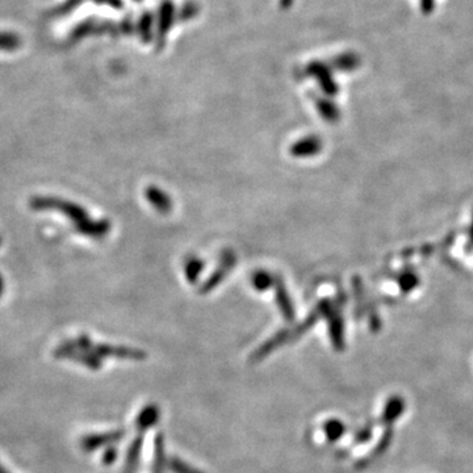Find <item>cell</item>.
Here are the masks:
<instances>
[{"instance_id": "obj_1", "label": "cell", "mask_w": 473, "mask_h": 473, "mask_svg": "<svg viewBox=\"0 0 473 473\" xmlns=\"http://www.w3.org/2000/svg\"><path fill=\"white\" fill-rule=\"evenodd\" d=\"M30 205L35 209H55L64 213L75 224V228L86 235L102 237L108 233V222H104V221L95 222L93 220H90L86 211L81 209V206H78L77 204L68 203V202L55 199V197H35L30 202Z\"/></svg>"}, {"instance_id": "obj_2", "label": "cell", "mask_w": 473, "mask_h": 473, "mask_svg": "<svg viewBox=\"0 0 473 473\" xmlns=\"http://www.w3.org/2000/svg\"><path fill=\"white\" fill-rule=\"evenodd\" d=\"M307 73H308V75H311V77L318 79L320 86L322 87V90H324L326 94L336 95L338 93L337 84L333 81V78H331L327 68L322 65V64L313 62L311 65L307 68Z\"/></svg>"}, {"instance_id": "obj_3", "label": "cell", "mask_w": 473, "mask_h": 473, "mask_svg": "<svg viewBox=\"0 0 473 473\" xmlns=\"http://www.w3.org/2000/svg\"><path fill=\"white\" fill-rule=\"evenodd\" d=\"M405 407V400L401 396L389 397L384 406V410L381 414V422L384 425H392L404 414Z\"/></svg>"}, {"instance_id": "obj_4", "label": "cell", "mask_w": 473, "mask_h": 473, "mask_svg": "<svg viewBox=\"0 0 473 473\" xmlns=\"http://www.w3.org/2000/svg\"><path fill=\"white\" fill-rule=\"evenodd\" d=\"M174 15H175V10H174L173 3L164 1L160 11V27H158V44L160 45L164 44L166 35L175 20Z\"/></svg>"}, {"instance_id": "obj_5", "label": "cell", "mask_w": 473, "mask_h": 473, "mask_svg": "<svg viewBox=\"0 0 473 473\" xmlns=\"http://www.w3.org/2000/svg\"><path fill=\"white\" fill-rule=\"evenodd\" d=\"M122 436V433L91 434V435H87L81 439V446L84 451L90 452V451L104 446L107 443H112V442L120 439Z\"/></svg>"}, {"instance_id": "obj_6", "label": "cell", "mask_w": 473, "mask_h": 473, "mask_svg": "<svg viewBox=\"0 0 473 473\" xmlns=\"http://www.w3.org/2000/svg\"><path fill=\"white\" fill-rule=\"evenodd\" d=\"M322 149V144L321 139L317 137H311V138H305L302 141H300L296 145L292 146V154L298 155V157H309V155H314L318 154Z\"/></svg>"}, {"instance_id": "obj_7", "label": "cell", "mask_w": 473, "mask_h": 473, "mask_svg": "<svg viewBox=\"0 0 473 473\" xmlns=\"http://www.w3.org/2000/svg\"><path fill=\"white\" fill-rule=\"evenodd\" d=\"M146 196L149 197L150 203L153 204L160 212L167 213L171 209V202L170 199L163 193L162 191L150 187L146 191Z\"/></svg>"}, {"instance_id": "obj_8", "label": "cell", "mask_w": 473, "mask_h": 473, "mask_svg": "<svg viewBox=\"0 0 473 473\" xmlns=\"http://www.w3.org/2000/svg\"><path fill=\"white\" fill-rule=\"evenodd\" d=\"M160 417V412L155 406H148L145 407L141 414L138 416V419H137V426L144 430V429H148L150 426H153L157 419Z\"/></svg>"}, {"instance_id": "obj_9", "label": "cell", "mask_w": 473, "mask_h": 473, "mask_svg": "<svg viewBox=\"0 0 473 473\" xmlns=\"http://www.w3.org/2000/svg\"><path fill=\"white\" fill-rule=\"evenodd\" d=\"M287 291L285 288H283V285H280L279 283V287H278V304H279V308L283 311L284 317L288 320V321H292L295 318V311H293V307L291 304V300L287 296Z\"/></svg>"}, {"instance_id": "obj_10", "label": "cell", "mask_w": 473, "mask_h": 473, "mask_svg": "<svg viewBox=\"0 0 473 473\" xmlns=\"http://www.w3.org/2000/svg\"><path fill=\"white\" fill-rule=\"evenodd\" d=\"M324 432L327 439L334 442V441H338L339 438L345 434L346 426L339 419H330L325 423Z\"/></svg>"}, {"instance_id": "obj_11", "label": "cell", "mask_w": 473, "mask_h": 473, "mask_svg": "<svg viewBox=\"0 0 473 473\" xmlns=\"http://www.w3.org/2000/svg\"><path fill=\"white\" fill-rule=\"evenodd\" d=\"M359 66V58L355 55H342L334 59V68L340 71H351Z\"/></svg>"}, {"instance_id": "obj_12", "label": "cell", "mask_w": 473, "mask_h": 473, "mask_svg": "<svg viewBox=\"0 0 473 473\" xmlns=\"http://www.w3.org/2000/svg\"><path fill=\"white\" fill-rule=\"evenodd\" d=\"M21 45L20 37L15 33H0V50L12 52Z\"/></svg>"}, {"instance_id": "obj_13", "label": "cell", "mask_w": 473, "mask_h": 473, "mask_svg": "<svg viewBox=\"0 0 473 473\" xmlns=\"http://www.w3.org/2000/svg\"><path fill=\"white\" fill-rule=\"evenodd\" d=\"M318 110L321 112L322 117H324L325 120H327V122L338 120V108L333 103H330L327 100H320L318 102Z\"/></svg>"}, {"instance_id": "obj_14", "label": "cell", "mask_w": 473, "mask_h": 473, "mask_svg": "<svg viewBox=\"0 0 473 473\" xmlns=\"http://www.w3.org/2000/svg\"><path fill=\"white\" fill-rule=\"evenodd\" d=\"M139 450H141V438H138L135 441V443L131 447L128 459H126V467H125V473H135V467H137V460L139 456Z\"/></svg>"}, {"instance_id": "obj_15", "label": "cell", "mask_w": 473, "mask_h": 473, "mask_svg": "<svg viewBox=\"0 0 473 473\" xmlns=\"http://www.w3.org/2000/svg\"><path fill=\"white\" fill-rule=\"evenodd\" d=\"M151 26H153V17H151V15H144L142 19L139 20V24H138V33H139V36L142 37V40H151Z\"/></svg>"}, {"instance_id": "obj_16", "label": "cell", "mask_w": 473, "mask_h": 473, "mask_svg": "<svg viewBox=\"0 0 473 473\" xmlns=\"http://www.w3.org/2000/svg\"><path fill=\"white\" fill-rule=\"evenodd\" d=\"M398 283L405 292H409V291H413L418 285V278L413 272H406L404 275H401Z\"/></svg>"}, {"instance_id": "obj_17", "label": "cell", "mask_w": 473, "mask_h": 473, "mask_svg": "<svg viewBox=\"0 0 473 473\" xmlns=\"http://www.w3.org/2000/svg\"><path fill=\"white\" fill-rule=\"evenodd\" d=\"M272 282H273V278L271 276L269 272H257L253 278L254 287H257L258 289H260V291L267 289Z\"/></svg>"}, {"instance_id": "obj_18", "label": "cell", "mask_w": 473, "mask_h": 473, "mask_svg": "<svg viewBox=\"0 0 473 473\" xmlns=\"http://www.w3.org/2000/svg\"><path fill=\"white\" fill-rule=\"evenodd\" d=\"M391 441H392V429L387 430L385 434L381 436V441L378 442V446L375 447L372 456H378L383 452H385V450L391 445Z\"/></svg>"}, {"instance_id": "obj_19", "label": "cell", "mask_w": 473, "mask_h": 473, "mask_svg": "<svg viewBox=\"0 0 473 473\" xmlns=\"http://www.w3.org/2000/svg\"><path fill=\"white\" fill-rule=\"evenodd\" d=\"M202 270H203V263H202V260L192 259L189 264H187V269H186L189 280L193 282V280L196 279V276L199 275V272Z\"/></svg>"}, {"instance_id": "obj_20", "label": "cell", "mask_w": 473, "mask_h": 473, "mask_svg": "<svg viewBox=\"0 0 473 473\" xmlns=\"http://www.w3.org/2000/svg\"><path fill=\"white\" fill-rule=\"evenodd\" d=\"M170 468L173 470V472L174 473H200L197 472L196 470L191 468V467L187 465V464H184L183 461L176 459L171 460V463H170Z\"/></svg>"}, {"instance_id": "obj_21", "label": "cell", "mask_w": 473, "mask_h": 473, "mask_svg": "<svg viewBox=\"0 0 473 473\" xmlns=\"http://www.w3.org/2000/svg\"><path fill=\"white\" fill-rule=\"evenodd\" d=\"M372 436V427L371 426H365V429H362L360 432L355 435V442L356 443H365L371 439Z\"/></svg>"}, {"instance_id": "obj_22", "label": "cell", "mask_w": 473, "mask_h": 473, "mask_svg": "<svg viewBox=\"0 0 473 473\" xmlns=\"http://www.w3.org/2000/svg\"><path fill=\"white\" fill-rule=\"evenodd\" d=\"M435 0H421V8L423 14H432L434 10Z\"/></svg>"}, {"instance_id": "obj_23", "label": "cell", "mask_w": 473, "mask_h": 473, "mask_svg": "<svg viewBox=\"0 0 473 473\" xmlns=\"http://www.w3.org/2000/svg\"><path fill=\"white\" fill-rule=\"evenodd\" d=\"M95 1H97V3H107V4H109V6H112V7H122V0H95Z\"/></svg>"}, {"instance_id": "obj_24", "label": "cell", "mask_w": 473, "mask_h": 473, "mask_svg": "<svg viewBox=\"0 0 473 473\" xmlns=\"http://www.w3.org/2000/svg\"><path fill=\"white\" fill-rule=\"evenodd\" d=\"M115 459H116V452H115L113 450H109L108 452H106V455H104V461H106L107 464L112 463Z\"/></svg>"}, {"instance_id": "obj_25", "label": "cell", "mask_w": 473, "mask_h": 473, "mask_svg": "<svg viewBox=\"0 0 473 473\" xmlns=\"http://www.w3.org/2000/svg\"><path fill=\"white\" fill-rule=\"evenodd\" d=\"M0 473H10V472H8V471H7V470H6V468H4V467H3V465H1V464H0Z\"/></svg>"}, {"instance_id": "obj_26", "label": "cell", "mask_w": 473, "mask_h": 473, "mask_svg": "<svg viewBox=\"0 0 473 473\" xmlns=\"http://www.w3.org/2000/svg\"><path fill=\"white\" fill-rule=\"evenodd\" d=\"M3 291V280H1V276H0V293Z\"/></svg>"}, {"instance_id": "obj_27", "label": "cell", "mask_w": 473, "mask_h": 473, "mask_svg": "<svg viewBox=\"0 0 473 473\" xmlns=\"http://www.w3.org/2000/svg\"><path fill=\"white\" fill-rule=\"evenodd\" d=\"M471 231H472V235H473V224H472V230H471Z\"/></svg>"}]
</instances>
